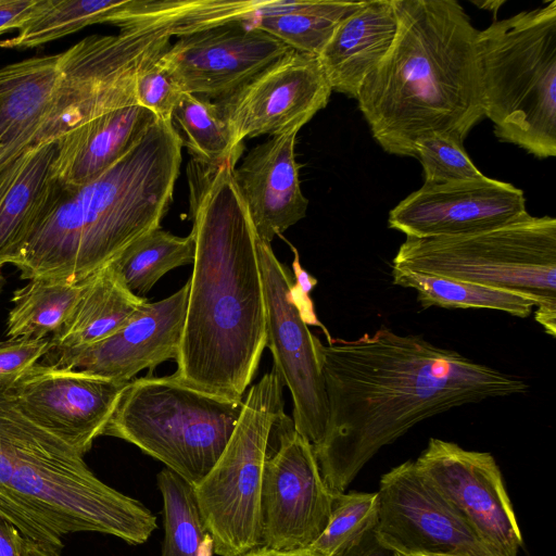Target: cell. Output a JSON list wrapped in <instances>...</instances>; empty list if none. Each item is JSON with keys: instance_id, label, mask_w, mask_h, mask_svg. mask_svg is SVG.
Returning <instances> with one entry per match:
<instances>
[{"instance_id": "cell-20", "label": "cell", "mask_w": 556, "mask_h": 556, "mask_svg": "<svg viewBox=\"0 0 556 556\" xmlns=\"http://www.w3.org/2000/svg\"><path fill=\"white\" fill-rule=\"evenodd\" d=\"M159 118L141 105L100 115L59 137L52 165L62 187L84 185L116 163Z\"/></svg>"}, {"instance_id": "cell-1", "label": "cell", "mask_w": 556, "mask_h": 556, "mask_svg": "<svg viewBox=\"0 0 556 556\" xmlns=\"http://www.w3.org/2000/svg\"><path fill=\"white\" fill-rule=\"evenodd\" d=\"M328 401L321 441L313 446L336 495L383 446L418 422L465 404L526 393L521 378L473 362L418 334L381 326L355 340L317 342Z\"/></svg>"}, {"instance_id": "cell-35", "label": "cell", "mask_w": 556, "mask_h": 556, "mask_svg": "<svg viewBox=\"0 0 556 556\" xmlns=\"http://www.w3.org/2000/svg\"><path fill=\"white\" fill-rule=\"evenodd\" d=\"M49 349V337L0 341V387H9L21 372L43 357Z\"/></svg>"}, {"instance_id": "cell-10", "label": "cell", "mask_w": 556, "mask_h": 556, "mask_svg": "<svg viewBox=\"0 0 556 556\" xmlns=\"http://www.w3.org/2000/svg\"><path fill=\"white\" fill-rule=\"evenodd\" d=\"M265 306L266 346L274 368L293 401L294 429L317 445L326 430L328 401L315 337L292 299L293 278L276 257L271 245L257 237Z\"/></svg>"}, {"instance_id": "cell-9", "label": "cell", "mask_w": 556, "mask_h": 556, "mask_svg": "<svg viewBox=\"0 0 556 556\" xmlns=\"http://www.w3.org/2000/svg\"><path fill=\"white\" fill-rule=\"evenodd\" d=\"M392 267L519 290L556 302V219L527 214L471 235L406 237Z\"/></svg>"}, {"instance_id": "cell-27", "label": "cell", "mask_w": 556, "mask_h": 556, "mask_svg": "<svg viewBox=\"0 0 556 556\" xmlns=\"http://www.w3.org/2000/svg\"><path fill=\"white\" fill-rule=\"evenodd\" d=\"M129 0H37L18 34L0 47L29 49L99 23L116 25Z\"/></svg>"}, {"instance_id": "cell-14", "label": "cell", "mask_w": 556, "mask_h": 556, "mask_svg": "<svg viewBox=\"0 0 556 556\" xmlns=\"http://www.w3.org/2000/svg\"><path fill=\"white\" fill-rule=\"evenodd\" d=\"M293 51L247 21H231L179 37L160 62L182 92L218 101Z\"/></svg>"}, {"instance_id": "cell-7", "label": "cell", "mask_w": 556, "mask_h": 556, "mask_svg": "<svg viewBox=\"0 0 556 556\" xmlns=\"http://www.w3.org/2000/svg\"><path fill=\"white\" fill-rule=\"evenodd\" d=\"M243 407L174 375L146 376L123 390L102 435L129 442L193 486L223 453Z\"/></svg>"}, {"instance_id": "cell-39", "label": "cell", "mask_w": 556, "mask_h": 556, "mask_svg": "<svg viewBox=\"0 0 556 556\" xmlns=\"http://www.w3.org/2000/svg\"><path fill=\"white\" fill-rule=\"evenodd\" d=\"M344 556H395V554L382 547L371 532L356 548Z\"/></svg>"}, {"instance_id": "cell-36", "label": "cell", "mask_w": 556, "mask_h": 556, "mask_svg": "<svg viewBox=\"0 0 556 556\" xmlns=\"http://www.w3.org/2000/svg\"><path fill=\"white\" fill-rule=\"evenodd\" d=\"M291 250L293 251L294 258L292 262V269L294 275V283L291 288L292 299L298 307V311L303 319V321L308 326H317L323 329L326 334L328 343H330L333 339L330 337L327 328L318 320L314 304L311 299V292L314 287L317 285V279L309 275L302 266L300 262V256L298 250L290 243Z\"/></svg>"}, {"instance_id": "cell-21", "label": "cell", "mask_w": 556, "mask_h": 556, "mask_svg": "<svg viewBox=\"0 0 556 556\" xmlns=\"http://www.w3.org/2000/svg\"><path fill=\"white\" fill-rule=\"evenodd\" d=\"M396 31L393 0L363 1L344 17L317 55L331 90L356 99L366 76L391 49Z\"/></svg>"}, {"instance_id": "cell-42", "label": "cell", "mask_w": 556, "mask_h": 556, "mask_svg": "<svg viewBox=\"0 0 556 556\" xmlns=\"http://www.w3.org/2000/svg\"><path fill=\"white\" fill-rule=\"evenodd\" d=\"M476 5H479L481 9L493 10L495 13L498 8L504 3V1H483V2H475Z\"/></svg>"}, {"instance_id": "cell-33", "label": "cell", "mask_w": 556, "mask_h": 556, "mask_svg": "<svg viewBox=\"0 0 556 556\" xmlns=\"http://www.w3.org/2000/svg\"><path fill=\"white\" fill-rule=\"evenodd\" d=\"M414 157L422 165L424 185L483 176L464 150L463 142L445 134L435 132L421 137L414 146Z\"/></svg>"}, {"instance_id": "cell-37", "label": "cell", "mask_w": 556, "mask_h": 556, "mask_svg": "<svg viewBox=\"0 0 556 556\" xmlns=\"http://www.w3.org/2000/svg\"><path fill=\"white\" fill-rule=\"evenodd\" d=\"M37 0H0V35L20 27L31 14Z\"/></svg>"}, {"instance_id": "cell-43", "label": "cell", "mask_w": 556, "mask_h": 556, "mask_svg": "<svg viewBox=\"0 0 556 556\" xmlns=\"http://www.w3.org/2000/svg\"><path fill=\"white\" fill-rule=\"evenodd\" d=\"M1 268L2 267H0V293H1V291L3 289V286H4V277H3Z\"/></svg>"}, {"instance_id": "cell-31", "label": "cell", "mask_w": 556, "mask_h": 556, "mask_svg": "<svg viewBox=\"0 0 556 556\" xmlns=\"http://www.w3.org/2000/svg\"><path fill=\"white\" fill-rule=\"evenodd\" d=\"M163 497L164 542L161 556H198L208 534L194 486L168 468L157 475Z\"/></svg>"}, {"instance_id": "cell-17", "label": "cell", "mask_w": 556, "mask_h": 556, "mask_svg": "<svg viewBox=\"0 0 556 556\" xmlns=\"http://www.w3.org/2000/svg\"><path fill=\"white\" fill-rule=\"evenodd\" d=\"M527 214L521 189L483 175L422 185L390 211L388 224L406 237H454L494 229Z\"/></svg>"}, {"instance_id": "cell-30", "label": "cell", "mask_w": 556, "mask_h": 556, "mask_svg": "<svg viewBox=\"0 0 556 556\" xmlns=\"http://www.w3.org/2000/svg\"><path fill=\"white\" fill-rule=\"evenodd\" d=\"M182 146L192 159L210 165L227 160L239 161L244 144H236L231 131L214 102L184 92L173 112Z\"/></svg>"}, {"instance_id": "cell-40", "label": "cell", "mask_w": 556, "mask_h": 556, "mask_svg": "<svg viewBox=\"0 0 556 556\" xmlns=\"http://www.w3.org/2000/svg\"><path fill=\"white\" fill-rule=\"evenodd\" d=\"M242 556H319L309 549L278 551L265 546L255 547Z\"/></svg>"}, {"instance_id": "cell-13", "label": "cell", "mask_w": 556, "mask_h": 556, "mask_svg": "<svg viewBox=\"0 0 556 556\" xmlns=\"http://www.w3.org/2000/svg\"><path fill=\"white\" fill-rule=\"evenodd\" d=\"M424 477L498 556H518L522 535L502 472L488 452L431 438L415 460Z\"/></svg>"}, {"instance_id": "cell-23", "label": "cell", "mask_w": 556, "mask_h": 556, "mask_svg": "<svg viewBox=\"0 0 556 556\" xmlns=\"http://www.w3.org/2000/svg\"><path fill=\"white\" fill-rule=\"evenodd\" d=\"M60 54L0 68V162L34 144L59 84Z\"/></svg>"}, {"instance_id": "cell-34", "label": "cell", "mask_w": 556, "mask_h": 556, "mask_svg": "<svg viewBox=\"0 0 556 556\" xmlns=\"http://www.w3.org/2000/svg\"><path fill=\"white\" fill-rule=\"evenodd\" d=\"M160 60L138 76L135 88L136 102L151 111L159 119L173 123V112L184 92Z\"/></svg>"}, {"instance_id": "cell-29", "label": "cell", "mask_w": 556, "mask_h": 556, "mask_svg": "<svg viewBox=\"0 0 556 556\" xmlns=\"http://www.w3.org/2000/svg\"><path fill=\"white\" fill-rule=\"evenodd\" d=\"M191 233L178 237L161 227L132 242L113 263L126 286L137 295L148 293L169 270L192 264Z\"/></svg>"}, {"instance_id": "cell-22", "label": "cell", "mask_w": 556, "mask_h": 556, "mask_svg": "<svg viewBox=\"0 0 556 556\" xmlns=\"http://www.w3.org/2000/svg\"><path fill=\"white\" fill-rule=\"evenodd\" d=\"M55 142H40L0 162V267L11 264L55 186Z\"/></svg>"}, {"instance_id": "cell-6", "label": "cell", "mask_w": 556, "mask_h": 556, "mask_svg": "<svg viewBox=\"0 0 556 556\" xmlns=\"http://www.w3.org/2000/svg\"><path fill=\"white\" fill-rule=\"evenodd\" d=\"M484 116L494 134L541 159L556 155V1L478 34Z\"/></svg>"}, {"instance_id": "cell-4", "label": "cell", "mask_w": 556, "mask_h": 556, "mask_svg": "<svg viewBox=\"0 0 556 556\" xmlns=\"http://www.w3.org/2000/svg\"><path fill=\"white\" fill-rule=\"evenodd\" d=\"M182 140L157 119L116 163L76 187L55 182L11 263L22 279L86 280L137 239L161 227L179 176Z\"/></svg>"}, {"instance_id": "cell-3", "label": "cell", "mask_w": 556, "mask_h": 556, "mask_svg": "<svg viewBox=\"0 0 556 556\" xmlns=\"http://www.w3.org/2000/svg\"><path fill=\"white\" fill-rule=\"evenodd\" d=\"M397 31L357 102L388 153L414 156L424 136L464 142L484 117L478 34L456 0H393Z\"/></svg>"}, {"instance_id": "cell-11", "label": "cell", "mask_w": 556, "mask_h": 556, "mask_svg": "<svg viewBox=\"0 0 556 556\" xmlns=\"http://www.w3.org/2000/svg\"><path fill=\"white\" fill-rule=\"evenodd\" d=\"M278 446L267 455L261 494L262 545L307 549L325 530L334 494L326 484L313 445L283 414L275 425Z\"/></svg>"}, {"instance_id": "cell-44", "label": "cell", "mask_w": 556, "mask_h": 556, "mask_svg": "<svg viewBox=\"0 0 556 556\" xmlns=\"http://www.w3.org/2000/svg\"><path fill=\"white\" fill-rule=\"evenodd\" d=\"M395 556H397V555H395Z\"/></svg>"}, {"instance_id": "cell-18", "label": "cell", "mask_w": 556, "mask_h": 556, "mask_svg": "<svg viewBox=\"0 0 556 556\" xmlns=\"http://www.w3.org/2000/svg\"><path fill=\"white\" fill-rule=\"evenodd\" d=\"M189 281L172 295L147 301L116 332L92 345L46 354L50 363L118 382H129L143 369L178 356ZM45 355V356H46Z\"/></svg>"}, {"instance_id": "cell-5", "label": "cell", "mask_w": 556, "mask_h": 556, "mask_svg": "<svg viewBox=\"0 0 556 556\" xmlns=\"http://www.w3.org/2000/svg\"><path fill=\"white\" fill-rule=\"evenodd\" d=\"M7 388L0 387V518L58 551L75 532L146 543L157 528L151 510L102 482L83 455L26 418Z\"/></svg>"}, {"instance_id": "cell-32", "label": "cell", "mask_w": 556, "mask_h": 556, "mask_svg": "<svg viewBox=\"0 0 556 556\" xmlns=\"http://www.w3.org/2000/svg\"><path fill=\"white\" fill-rule=\"evenodd\" d=\"M377 518V492L336 494L325 530L307 549L319 556H344L374 531Z\"/></svg>"}, {"instance_id": "cell-8", "label": "cell", "mask_w": 556, "mask_h": 556, "mask_svg": "<svg viewBox=\"0 0 556 556\" xmlns=\"http://www.w3.org/2000/svg\"><path fill=\"white\" fill-rule=\"evenodd\" d=\"M282 386L273 368L249 389L223 453L194 485L213 552L218 556H242L262 545L264 465L275 424L285 414Z\"/></svg>"}, {"instance_id": "cell-19", "label": "cell", "mask_w": 556, "mask_h": 556, "mask_svg": "<svg viewBox=\"0 0 556 556\" xmlns=\"http://www.w3.org/2000/svg\"><path fill=\"white\" fill-rule=\"evenodd\" d=\"M296 131L253 147L235 167L233 178L260 239L271 243L306 215L295 161Z\"/></svg>"}, {"instance_id": "cell-26", "label": "cell", "mask_w": 556, "mask_h": 556, "mask_svg": "<svg viewBox=\"0 0 556 556\" xmlns=\"http://www.w3.org/2000/svg\"><path fill=\"white\" fill-rule=\"evenodd\" d=\"M363 1H262L247 21L298 52L317 56L338 24Z\"/></svg>"}, {"instance_id": "cell-28", "label": "cell", "mask_w": 556, "mask_h": 556, "mask_svg": "<svg viewBox=\"0 0 556 556\" xmlns=\"http://www.w3.org/2000/svg\"><path fill=\"white\" fill-rule=\"evenodd\" d=\"M86 280L71 283L31 279L16 289L7 320L8 339H43L54 334L73 312Z\"/></svg>"}, {"instance_id": "cell-25", "label": "cell", "mask_w": 556, "mask_h": 556, "mask_svg": "<svg viewBox=\"0 0 556 556\" xmlns=\"http://www.w3.org/2000/svg\"><path fill=\"white\" fill-rule=\"evenodd\" d=\"M393 283L414 289L422 308H486L526 318L535 312V320L547 334L556 333V302L542 296L513 289L491 287L410 269L392 267Z\"/></svg>"}, {"instance_id": "cell-38", "label": "cell", "mask_w": 556, "mask_h": 556, "mask_svg": "<svg viewBox=\"0 0 556 556\" xmlns=\"http://www.w3.org/2000/svg\"><path fill=\"white\" fill-rule=\"evenodd\" d=\"M25 538L10 522L0 518V556H23Z\"/></svg>"}, {"instance_id": "cell-41", "label": "cell", "mask_w": 556, "mask_h": 556, "mask_svg": "<svg viewBox=\"0 0 556 556\" xmlns=\"http://www.w3.org/2000/svg\"><path fill=\"white\" fill-rule=\"evenodd\" d=\"M23 556H61L60 551L25 539Z\"/></svg>"}, {"instance_id": "cell-16", "label": "cell", "mask_w": 556, "mask_h": 556, "mask_svg": "<svg viewBox=\"0 0 556 556\" xmlns=\"http://www.w3.org/2000/svg\"><path fill=\"white\" fill-rule=\"evenodd\" d=\"M331 91L317 56L293 51L213 102L235 143L243 144L247 138L299 132L327 105Z\"/></svg>"}, {"instance_id": "cell-12", "label": "cell", "mask_w": 556, "mask_h": 556, "mask_svg": "<svg viewBox=\"0 0 556 556\" xmlns=\"http://www.w3.org/2000/svg\"><path fill=\"white\" fill-rule=\"evenodd\" d=\"M377 542L397 556H498L407 460L377 491Z\"/></svg>"}, {"instance_id": "cell-24", "label": "cell", "mask_w": 556, "mask_h": 556, "mask_svg": "<svg viewBox=\"0 0 556 556\" xmlns=\"http://www.w3.org/2000/svg\"><path fill=\"white\" fill-rule=\"evenodd\" d=\"M125 283L112 263L88 277L62 327L50 337L49 353L79 350L112 336L147 302Z\"/></svg>"}, {"instance_id": "cell-2", "label": "cell", "mask_w": 556, "mask_h": 556, "mask_svg": "<svg viewBox=\"0 0 556 556\" xmlns=\"http://www.w3.org/2000/svg\"><path fill=\"white\" fill-rule=\"evenodd\" d=\"M237 162L192 159L187 168L194 260L173 374L236 401L243 400L267 342L257 235L233 178Z\"/></svg>"}, {"instance_id": "cell-15", "label": "cell", "mask_w": 556, "mask_h": 556, "mask_svg": "<svg viewBox=\"0 0 556 556\" xmlns=\"http://www.w3.org/2000/svg\"><path fill=\"white\" fill-rule=\"evenodd\" d=\"M127 383L37 362L7 390L26 418L84 456L102 435Z\"/></svg>"}]
</instances>
